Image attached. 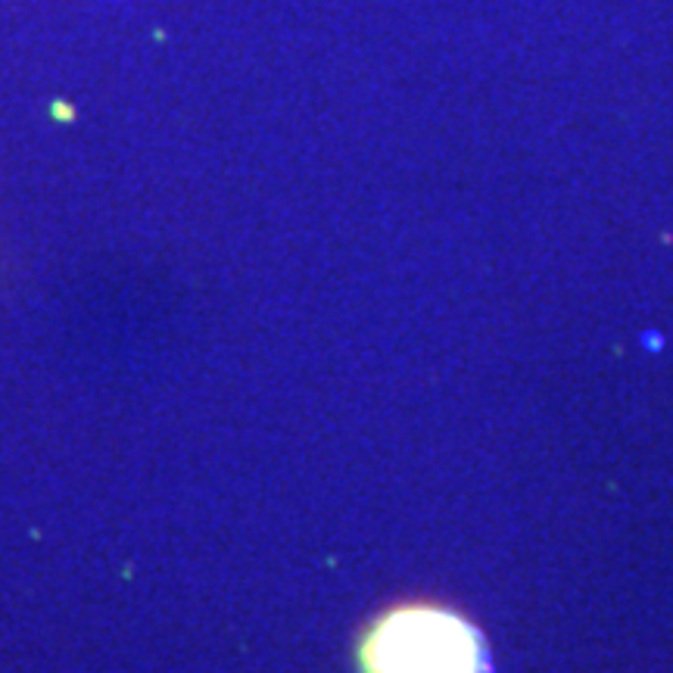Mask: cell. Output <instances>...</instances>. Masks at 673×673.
<instances>
[{
    "mask_svg": "<svg viewBox=\"0 0 673 673\" xmlns=\"http://www.w3.org/2000/svg\"><path fill=\"white\" fill-rule=\"evenodd\" d=\"M368 673H480V639L462 617L411 605L374 624L362 649Z\"/></svg>",
    "mask_w": 673,
    "mask_h": 673,
    "instance_id": "cell-1",
    "label": "cell"
}]
</instances>
